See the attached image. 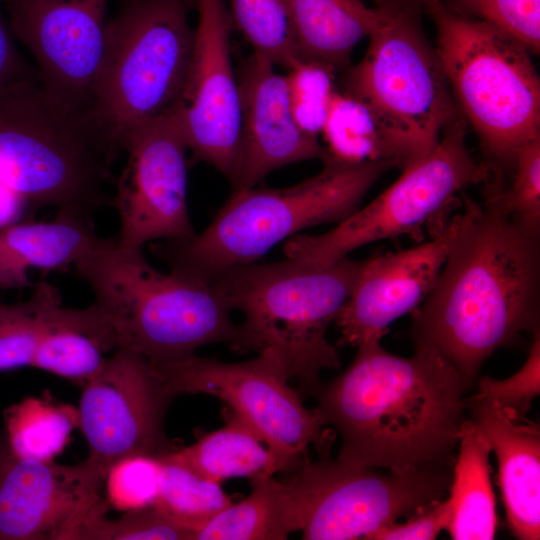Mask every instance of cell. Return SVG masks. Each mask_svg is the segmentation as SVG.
I'll use <instances>...</instances> for the list:
<instances>
[{"mask_svg":"<svg viewBox=\"0 0 540 540\" xmlns=\"http://www.w3.org/2000/svg\"><path fill=\"white\" fill-rule=\"evenodd\" d=\"M440 274L412 315L415 344L433 347L467 390L485 360L539 331L540 233L465 190Z\"/></svg>","mask_w":540,"mask_h":540,"instance_id":"obj_1","label":"cell"},{"mask_svg":"<svg viewBox=\"0 0 540 540\" xmlns=\"http://www.w3.org/2000/svg\"><path fill=\"white\" fill-rule=\"evenodd\" d=\"M350 365L319 386L318 412L341 438L337 460L399 474L451 468L467 418L460 374L431 346L411 357L372 338Z\"/></svg>","mask_w":540,"mask_h":540,"instance_id":"obj_2","label":"cell"},{"mask_svg":"<svg viewBox=\"0 0 540 540\" xmlns=\"http://www.w3.org/2000/svg\"><path fill=\"white\" fill-rule=\"evenodd\" d=\"M363 264L348 256L331 264L286 257L227 268L209 283L231 311L243 314L241 352L274 351L300 394L314 396L321 373L341 367L327 331Z\"/></svg>","mask_w":540,"mask_h":540,"instance_id":"obj_3","label":"cell"},{"mask_svg":"<svg viewBox=\"0 0 540 540\" xmlns=\"http://www.w3.org/2000/svg\"><path fill=\"white\" fill-rule=\"evenodd\" d=\"M122 152L91 111L60 109L39 80L0 89V185L23 206L91 216L111 202Z\"/></svg>","mask_w":540,"mask_h":540,"instance_id":"obj_4","label":"cell"},{"mask_svg":"<svg viewBox=\"0 0 540 540\" xmlns=\"http://www.w3.org/2000/svg\"><path fill=\"white\" fill-rule=\"evenodd\" d=\"M323 169L286 188L234 190L201 233L152 247L170 271L209 282L217 273L254 263L279 242L316 225L340 223L361 206L378 179L395 165L386 160L347 163L324 154Z\"/></svg>","mask_w":540,"mask_h":540,"instance_id":"obj_5","label":"cell"},{"mask_svg":"<svg viewBox=\"0 0 540 540\" xmlns=\"http://www.w3.org/2000/svg\"><path fill=\"white\" fill-rule=\"evenodd\" d=\"M96 304L112 323L118 348L160 361L216 343L241 352L239 324L213 286L155 269L142 249L103 240L75 264Z\"/></svg>","mask_w":540,"mask_h":540,"instance_id":"obj_6","label":"cell"},{"mask_svg":"<svg viewBox=\"0 0 540 540\" xmlns=\"http://www.w3.org/2000/svg\"><path fill=\"white\" fill-rule=\"evenodd\" d=\"M436 29V51L456 106L475 132L492 176L513 171L519 149L540 137V78L520 41L461 15L443 0H421Z\"/></svg>","mask_w":540,"mask_h":540,"instance_id":"obj_7","label":"cell"},{"mask_svg":"<svg viewBox=\"0 0 540 540\" xmlns=\"http://www.w3.org/2000/svg\"><path fill=\"white\" fill-rule=\"evenodd\" d=\"M379 21L363 58L343 70L338 88L372 112L386 156L403 170L427 155L444 130L463 118L435 46L421 0H372Z\"/></svg>","mask_w":540,"mask_h":540,"instance_id":"obj_8","label":"cell"},{"mask_svg":"<svg viewBox=\"0 0 540 540\" xmlns=\"http://www.w3.org/2000/svg\"><path fill=\"white\" fill-rule=\"evenodd\" d=\"M195 0H119L108 19L92 114L122 147L132 127L170 111L187 77Z\"/></svg>","mask_w":540,"mask_h":540,"instance_id":"obj_9","label":"cell"},{"mask_svg":"<svg viewBox=\"0 0 540 540\" xmlns=\"http://www.w3.org/2000/svg\"><path fill=\"white\" fill-rule=\"evenodd\" d=\"M467 126L461 118L447 127L432 151L404 168L392 185L333 229L287 239L286 257L331 264L375 241L402 235L420 241L422 227L462 191L492 177L489 166L467 146Z\"/></svg>","mask_w":540,"mask_h":540,"instance_id":"obj_10","label":"cell"},{"mask_svg":"<svg viewBox=\"0 0 540 540\" xmlns=\"http://www.w3.org/2000/svg\"><path fill=\"white\" fill-rule=\"evenodd\" d=\"M153 368L177 396L208 394L228 405L293 473L309 458L310 447L321 454L330 449L324 424L289 384L279 356L270 349L251 360L228 363L195 353L152 361Z\"/></svg>","mask_w":540,"mask_h":540,"instance_id":"obj_11","label":"cell"},{"mask_svg":"<svg viewBox=\"0 0 540 540\" xmlns=\"http://www.w3.org/2000/svg\"><path fill=\"white\" fill-rule=\"evenodd\" d=\"M450 468L399 474L348 465L327 454L291 473L305 540L367 539L373 532L444 499Z\"/></svg>","mask_w":540,"mask_h":540,"instance_id":"obj_12","label":"cell"},{"mask_svg":"<svg viewBox=\"0 0 540 540\" xmlns=\"http://www.w3.org/2000/svg\"><path fill=\"white\" fill-rule=\"evenodd\" d=\"M81 389L79 428L89 447L85 462L103 481L125 458H159L177 449L164 430L176 395L146 357L118 348Z\"/></svg>","mask_w":540,"mask_h":540,"instance_id":"obj_13","label":"cell"},{"mask_svg":"<svg viewBox=\"0 0 540 540\" xmlns=\"http://www.w3.org/2000/svg\"><path fill=\"white\" fill-rule=\"evenodd\" d=\"M122 146L127 161L110 202L120 220L117 242L142 249L149 242L193 237L187 204L189 149L175 108L129 129Z\"/></svg>","mask_w":540,"mask_h":540,"instance_id":"obj_14","label":"cell"},{"mask_svg":"<svg viewBox=\"0 0 540 540\" xmlns=\"http://www.w3.org/2000/svg\"><path fill=\"white\" fill-rule=\"evenodd\" d=\"M0 1L44 93L64 111H91L110 0Z\"/></svg>","mask_w":540,"mask_h":540,"instance_id":"obj_15","label":"cell"},{"mask_svg":"<svg viewBox=\"0 0 540 540\" xmlns=\"http://www.w3.org/2000/svg\"><path fill=\"white\" fill-rule=\"evenodd\" d=\"M198 23L185 84L174 106L196 160L234 185L240 167L242 118L231 59L232 21L224 0H195Z\"/></svg>","mask_w":540,"mask_h":540,"instance_id":"obj_16","label":"cell"},{"mask_svg":"<svg viewBox=\"0 0 540 540\" xmlns=\"http://www.w3.org/2000/svg\"><path fill=\"white\" fill-rule=\"evenodd\" d=\"M104 481L84 461L21 457L0 432V540H74L103 502Z\"/></svg>","mask_w":540,"mask_h":540,"instance_id":"obj_17","label":"cell"},{"mask_svg":"<svg viewBox=\"0 0 540 540\" xmlns=\"http://www.w3.org/2000/svg\"><path fill=\"white\" fill-rule=\"evenodd\" d=\"M456 228L457 214L430 241L364 260L335 320L339 344L381 339L392 322L416 310L435 285Z\"/></svg>","mask_w":540,"mask_h":540,"instance_id":"obj_18","label":"cell"},{"mask_svg":"<svg viewBox=\"0 0 540 540\" xmlns=\"http://www.w3.org/2000/svg\"><path fill=\"white\" fill-rule=\"evenodd\" d=\"M238 79L241 102V159L234 190L256 186L274 170L325 154L318 137L303 132L290 111L285 75L253 53Z\"/></svg>","mask_w":540,"mask_h":540,"instance_id":"obj_19","label":"cell"},{"mask_svg":"<svg viewBox=\"0 0 540 540\" xmlns=\"http://www.w3.org/2000/svg\"><path fill=\"white\" fill-rule=\"evenodd\" d=\"M467 412L487 438L498 462V481L507 521L521 540L540 536V430L526 418L505 413L493 401L475 394Z\"/></svg>","mask_w":540,"mask_h":540,"instance_id":"obj_20","label":"cell"},{"mask_svg":"<svg viewBox=\"0 0 540 540\" xmlns=\"http://www.w3.org/2000/svg\"><path fill=\"white\" fill-rule=\"evenodd\" d=\"M90 216L58 210L50 221L0 225V289L31 287L28 272L75 266L102 241Z\"/></svg>","mask_w":540,"mask_h":540,"instance_id":"obj_21","label":"cell"},{"mask_svg":"<svg viewBox=\"0 0 540 540\" xmlns=\"http://www.w3.org/2000/svg\"><path fill=\"white\" fill-rule=\"evenodd\" d=\"M116 349L115 329L96 304L82 309L61 304L47 321L32 367L82 386Z\"/></svg>","mask_w":540,"mask_h":540,"instance_id":"obj_22","label":"cell"},{"mask_svg":"<svg viewBox=\"0 0 540 540\" xmlns=\"http://www.w3.org/2000/svg\"><path fill=\"white\" fill-rule=\"evenodd\" d=\"M302 60L337 73L350 66L355 46L378 25L376 9L361 0H286Z\"/></svg>","mask_w":540,"mask_h":540,"instance_id":"obj_23","label":"cell"},{"mask_svg":"<svg viewBox=\"0 0 540 540\" xmlns=\"http://www.w3.org/2000/svg\"><path fill=\"white\" fill-rule=\"evenodd\" d=\"M457 449L447 497L451 512L447 531L454 540L494 539L498 518L490 477L492 450L471 417L462 424Z\"/></svg>","mask_w":540,"mask_h":540,"instance_id":"obj_24","label":"cell"},{"mask_svg":"<svg viewBox=\"0 0 540 540\" xmlns=\"http://www.w3.org/2000/svg\"><path fill=\"white\" fill-rule=\"evenodd\" d=\"M226 416L223 427L159 458L221 484L231 478L246 477L251 481L286 472L277 456L239 416L229 409Z\"/></svg>","mask_w":540,"mask_h":540,"instance_id":"obj_25","label":"cell"},{"mask_svg":"<svg viewBox=\"0 0 540 540\" xmlns=\"http://www.w3.org/2000/svg\"><path fill=\"white\" fill-rule=\"evenodd\" d=\"M250 482L251 493L196 529L193 540H283L299 531L290 480L269 475Z\"/></svg>","mask_w":540,"mask_h":540,"instance_id":"obj_26","label":"cell"},{"mask_svg":"<svg viewBox=\"0 0 540 540\" xmlns=\"http://www.w3.org/2000/svg\"><path fill=\"white\" fill-rule=\"evenodd\" d=\"M9 447L17 455L40 461H53L64 449L75 427L78 409L43 397H28L4 412Z\"/></svg>","mask_w":540,"mask_h":540,"instance_id":"obj_27","label":"cell"},{"mask_svg":"<svg viewBox=\"0 0 540 540\" xmlns=\"http://www.w3.org/2000/svg\"><path fill=\"white\" fill-rule=\"evenodd\" d=\"M227 8L253 53L287 71L302 60L286 0H228Z\"/></svg>","mask_w":540,"mask_h":540,"instance_id":"obj_28","label":"cell"},{"mask_svg":"<svg viewBox=\"0 0 540 540\" xmlns=\"http://www.w3.org/2000/svg\"><path fill=\"white\" fill-rule=\"evenodd\" d=\"M320 135L325 154L347 163L386 160L381 129L369 108L356 97L337 89ZM391 162V161H390Z\"/></svg>","mask_w":540,"mask_h":540,"instance_id":"obj_29","label":"cell"},{"mask_svg":"<svg viewBox=\"0 0 540 540\" xmlns=\"http://www.w3.org/2000/svg\"><path fill=\"white\" fill-rule=\"evenodd\" d=\"M61 304L60 291L45 281L23 302L0 303V371L32 367L47 321Z\"/></svg>","mask_w":540,"mask_h":540,"instance_id":"obj_30","label":"cell"},{"mask_svg":"<svg viewBox=\"0 0 540 540\" xmlns=\"http://www.w3.org/2000/svg\"><path fill=\"white\" fill-rule=\"evenodd\" d=\"M162 463L155 506L192 531L232 503L221 483L159 458Z\"/></svg>","mask_w":540,"mask_h":540,"instance_id":"obj_31","label":"cell"},{"mask_svg":"<svg viewBox=\"0 0 540 540\" xmlns=\"http://www.w3.org/2000/svg\"><path fill=\"white\" fill-rule=\"evenodd\" d=\"M511 182L492 177L483 185V200L490 202L526 229L540 233V137L517 152Z\"/></svg>","mask_w":540,"mask_h":540,"instance_id":"obj_32","label":"cell"},{"mask_svg":"<svg viewBox=\"0 0 540 540\" xmlns=\"http://www.w3.org/2000/svg\"><path fill=\"white\" fill-rule=\"evenodd\" d=\"M98 506L81 524L74 540H193L191 530L157 506L126 511L116 519Z\"/></svg>","mask_w":540,"mask_h":540,"instance_id":"obj_33","label":"cell"},{"mask_svg":"<svg viewBox=\"0 0 540 540\" xmlns=\"http://www.w3.org/2000/svg\"><path fill=\"white\" fill-rule=\"evenodd\" d=\"M337 72L316 62L301 60L285 75L288 103L298 127L318 137L332 98L338 89Z\"/></svg>","mask_w":540,"mask_h":540,"instance_id":"obj_34","label":"cell"},{"mask_svg":"<svg viewBox=\"0 0 540 540\" xmlns=\"http://www.w3.org/2000/svg\"><path fill=\"white\" fill-rule=\"evenodd\" d=\"M451 10L509 34L532 54L540 51V0H443Z\"/></svg>","mask_w":540,"mask_h":540,"instance_id":"obj_35","label":"cell"},{"mask_svg":"<svg viewBox=\"0 0 540 540\" xmlns=\"http://www.w3.org/2000/svg\"><path fill=\"white\" fill-rule=\"evenodd\" d=\"M162 463L159 458L133 456L114 464L104 483L110 504L129 511L155 505Z\"/></svg>","mask_w":540,"mask_h":540,"instance_id":"obj_36","label":"cell"},{"mask_svg":"<svg viewBox=\"0 0 540 540\" xmlns=\"http://www.w3.org/2000/svg\"><path fill=\"white\" fill-rule=\"evenodd\" d=\"M496 403L505 413L525 418L532 400L540 394V335H533L524 365L511 377L496 380L489 376L478 382L476 393Z\"/></svg>","mask_w":540,"mask_h":540,"instance_id":"obj_37","label":"cell"},{"mask_svg":"<svg viewBox=\"0 0 540 540\" xmlns=\"http://www.w3.org/2000/svg\"><path fill=\"white\" fill-rule=\"evenodd\" d=\"M450 505L447 498L407 517L402 523L394 522L379 528L369 540H433L450 521Z\"/></svg>","mask_w":540,"mask_h":540,"instance_id":"obj_38","label":"cell"},{"mask_svg":"<svg viewBox=\"0 0 540 540\" xmlns=\"http://www.w3.org/2000/svg\"><path fill=\"white\" fill-rule=\"evenodd\" d=\"M27 80H39L36 68L20 53L0 1V89Z\"/></svg>","mask_w":540,"mask_h":540,"instance_id":"obj_39","label":"cell"}]
</instances>
